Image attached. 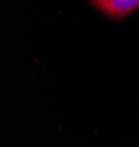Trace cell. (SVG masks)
<instances>
[{
    "mask_svg": "<svg viewBox=\"0 0 139 147\" xmlns=\"http://www.w3.org/2000/svg\"><path fill=\"white\" fill-rule=\"evenodd\" d=\"M91 5L111 19H122L139 9V0H90Z\"/></svg>",
    "mask_w": 139,
    "mask_h": 147,
    "instance_id": "obj_1",
    "label": "cell"
}]
</instances>
